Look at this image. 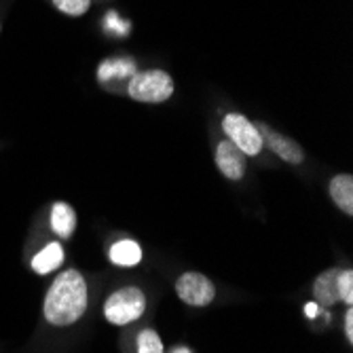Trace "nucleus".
Listing matches in <instances>:
<instances>
[{"label": "nucleus", "mask_w": 353, "mask_h": 353, "mask_svg": "<svg viewBox=\"0 0 353 353\" xmlns=\"http://www.w3.org/2000/svg\"><path fill=\"white\" fill-rule=\"evenodd\" d=\"M87 281L85 277L68 269L59 273L49 285L45 296V319L53 326H70L87 311Z\"/></svg>", "instance_id": "obj_1"}, {"label": "nucleus", "mask_w": 353, "mask_h": 353, "mask_svg": "<svg viewBox=\"0 0 353 353\" xmlns=\"http://www.w3.org/2000/svg\"><path fill=\"white\" fill-rule=\"evenodd\" d=\"M146 311V296L140 288L127 285L112 292L104 303V317L114 326H127L142 317Z\"/></svg>", "instance_id": "obj_2"}, {"label": "nucleus", "mask_w": 353, "mask_h": 353, "mask_svg": "<svg viewBox=\"0 0 353 353\" xmlns=\"http://www.w3.org/2000/svg\"><path fill=\"white\" fill-rule=\"evenodd\" d=\"M127 93L136 102L146 104H161L172 98L174 93V81L163 70H146L136 72L130 83H127Z\"/></svg>", "instance_id": "obj_3"}, {"label": "nucleus", "mask_w": 353, "mask_h": 353, "mask_svg": "<svg viewBox=\"0 0 353 353\" xmlns=\"http://www.w3.org/2000/svg\"><path fill=\"white\" fill-rule=\"evenodd\" d=\"M222 130L227 134L229 142H233L245 157H256L263 150V138L256 130V125L248 121L239 112H229L222 119Z\"/></svg>", "instance_id": "obj_4"}, {"label": "nucleus", "mask_w": 353, "mask_h": 353, "mask_svg": "<svg viewBox=\"0 0 353 353\" xmlns=\"http://www.w3.org/2000/svg\"><path fill=\"white\" fill-rule=\"evenodd\" d=\"M176 294L182 303L190 307H208L216 299V285L203 273L188 271L178 277Z\"/></svg>", "instance_id": "obj_5"}, {"label": "nucleus", "mask_w": 353, "mask_h": 353, "mask_svg": "<svg viewBox=\"0 0 353 353\" xmlns=\"http://www.w3.org/2000/svg\"><path fill=\"white\" fill-rule=\"evenodd\" d=\"M256 130H259V134L263 138V144H267L279 159H283L285 163L299 165L305 161V150L301 148V144L296 140L275 132L273 127H269L265 123H256Z\"/></svg>", "instance_id": "obj_6"}, {"label": "nucleus", "mask_w": 353, "mask_h": 353, "mask_svg": "<svg viewBox=\"0 0 353 353\" xmlns=\"http://www.w3.org/2000/svg\"><path fill=\"white\" fill-rule=\"evenodd\" d=\"M216 168L229 180H241L245 174V154L229 140L216 146Z\"/></svg>", "instance_id": "obj_7"}, {"label": "nucleus", "mask_w": 353, "mask_h": 353, "mask_svg": "<svg viewBox=\"0 0 353 353\" xmlns=\"http://www.w3.org/2000/svg\"><path fill=\"white\" fill-rule=\"evenodd\" d=\"M341 269H328L324 273H319L313 281V296L317 305H324V307H332L336 305L339 299V290H336V279H339Z\"/></svg>", "instance_id": "obj_8"}, {"label": "nucleus", "mask_w": 353, "mask_h": 353, "mask_svg": "<svg viewBox=\"0 0 353 353\" xmlns=\"http://www.w3.org/2000/svg\"><path fill=\"white\" fill-rule=\"evenodd\" d=\"M136 63L127 57H112V59H106L100 63L98 68V79L102 85H108L110 81H127L136 74Z\"/></svg>", "instance_id": "obj_9"}, {"label": "nucleus", "mask_w": 353, "mask_h": 353, "mask_svg": "<svg viewBox=\"0 0 353 353\" xmlns=\"http://www.w3.org/2000/svg\"><path fill=\"white\" fill-rule=\"evenodd\" d=\"M51 229L61 239H70L77 229V212L72 205L57 201L51 205Z\"/></svg>", "instance_id": "obj_10"}, {"label": "nucleus", "mask_w": 353, "mask_h": 353, "mask_svg": "<svg viewBox=\"0 0 353 353\" xmlns=\"http://www.w3.org/2000/svg\"><path fill=\"white\" fill-rule=\"evenodd\" d=\"M330 197L334 205L347 216L353 214V178L349 174H339L330 180Z\"/></svg>", "instance_id": "obj_11"}, {"label": "nucleus", "mask_w": 353, "mask_h": 353, "mask_svg": "<svg viewBox=\"0 0 353 353\" xmlns=\"http://www.w3.org/2000/svg\"><path fill=\"white\" fill-rule=\"evenodd\" d=\"M108 256H110V263L117 267H136L142 261V248L134 239H121L112 243Z\"/></svg>", "instance_id": "obj_12"}, {"label": "nucleus", "mask_w": 353, "mask_h": 353, "mask_svg": "<svg viewBox=\"0 0 353 353\" xmlns=\"http://www.w3.org/2000/svg\"><path fill=\"white\" fill-rule=\"evenodd\" d=\"M63 263V248L59 243H47L34 259H32V271L39 275H49L55 269H59V265Z\"/></svg>", "instance_id": "obj_13"}, {"label": "nucleus", "mask_w": 353, "mask_h": 353, "mask_svg": "<svg viewBox=\"0 0 353 353\" xmlns=\"http://www.w3.org/2000/svg\"><path fill=\"white\" fill-rule=\"evenodd\" d=\"M138 353H163V343L161 336H159L152 328H144L138 334Z\"/></svg>", "instance_id": "obj_14"}, {"label": "nucleus", "mask_w": 353, "mask_h": 353, "mask_svg": "<svg viewBox=\"0 0 353 353\" xmlns=\"http://www.w3.org/2000/svg\"><path fill=\"white\" fill-rule=\"evenodd\" d=\"M336 290H339V299L351 307L353 305V271L351 269H341L339 279H336Z\"/></svg>", "instance_id": "obj_15"}, {"label": "nucleus", "mask_w": 353, "mask_h": 353, "mask_svg": "<svg viewBox=\"0 0 353 353\" xmlns=\"http://www.w3.org/2000/svg\"><path fill=\"white\" fill-rule=\"evenodd\" d=\"M53 5L57 11H61L63 15H72V17H81L89 11L91 0H53Z\"/></svg>", "instance_id": "obj_16"}, {"label": "nucleus", "mask_w": 353, "mask_h": 353, "mask_svg": "<svg viewBox=\"0 0 353 353\" xmlns=\"http://www.w3.org/2000/svg\"><path fill=\"white\" fill-rule=\"evenodd\" d=\"M345 336H347V343L351 345L353 343V309L349 307L347 311H345Z\"/></svg>", "instance_id": "obj_17"}, {"label": "nucleus", "mask_w": 353, "mask_h": 353, "mask_svg": "<svg viewBox=\"0 0 353 353\" xmlns=\"http://www.w3.org/2000/svg\"><path fill=\"white\" fill-rule=\"evenodd\" d=\"M106 26H108V28H112V30H117V32H127V21H121L117 13H108V17H106Z\"/></svg>", "instance_id": "obj_18"}, {"label": "nucleus", "mask_w": 353, "mask_h": 353, "mask_svg": "<svg viewBox=\"0 0 353 353\" xmlns=\"http://www.w3.org/2000/svg\"><path fill=\"white\" fill-rule=\"evenodd\" d=\"M305 313H307L309 317H315V315H317V303H309V305H305Z\"/></svg>", "instance_id": "obj_19"}, {"label": "nucleus", "mask_w": 353, "mask_h": 353, "mask_svg": "<svg viewBox=\"0 0 353 353\" xmlns=\"http://www.w3.org/2000/svg\"><path fill=\"white\" fill-rule=\"evenodd\" d=\"M172 353H192V351H190L188 347H176V349H174Z\"/></svg>", "instance_id": "obj_20"}, {"label": "nucleus", "mask_w": 353, "mask_h": 353, "mask_svg": "<svg viewBox=\"0 0 353 353\" xmlns=\"http://www.w3.org/2000/svg\"><path fill=\"white\" fill-rule=\"evenodd\" d=\"M0 30H3V26H0Z\"/></svg>", "instance_id": "obj_21"}]
</instances>
